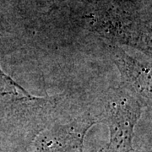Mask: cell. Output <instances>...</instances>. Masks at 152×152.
I'll list each match as a JSON object with an SVG mask.
<instances>
[{"label":"cell","instance_id":"obj_1","mask_svg":"<svg viewBox=\"0 0 152 152\" xmlns=\"http://www.w3.org/2000/svg\"><path fill=\"white\" fill-rule=\"evenodd\" d=\"M53 97L37 96L6 75L0 64V118L19 137L34 138L53 122Z\"/></svg>","mask_w":152,"mask_h":152},{"label":"cell","instance_id":"obj_2","mask_svg":"<svg viewBox=\"0 0 152 152\" xmlns=\"http://www.w3.org/2000/svg\"><path fill=\"white\" fill-rule=\"evenodd\" d=\"M143 107L120 87L111 88L102 102V121L108 126L109 142L103 152H131L134 129L142 115Z\"/></svg>","mask_w":152,"mask_h":152},{"label":"cell","instance_id":"obj_3","mask_svg":"<svg viewBox=\"0 0 152 152\" xmlns=\"http://www.w3.org/2000/svg\"><path fill=\"white\" fill-rule=\"evenodd\" d=\"M97 118L84 114L66 124L49 125L32 140V152H84L88 130Z\"/></svg>","mask_w":152,"mask_h":152},{"label":"cell","instance_id":"obj_4","mask_svg":"<svg viewBox=\"0 0 152 152\" xmlns=\"http://www.w3.org/2000/svg\"><path fill=\"white\" fill-rule=\"evenodd\" d=\"M108 53L119 72L120 88L136 99L142 107L151 105V63L132 57L116 44H109Z\"/></svg>","mask_w":152,"mask_h":152},{"label":"cell","instance_id":"obj_5","mask_svg":"<svg viewBox=\"0 0 152 152\" xmlns=\"http://www.w3.org/2000/svg\"><path fill=\"white\" fill-rule=\"evenodd\" d=\"M0 3H1V0H0Z\"/></svg>","mask_w":152,"mask_h":152}]
</instances>
